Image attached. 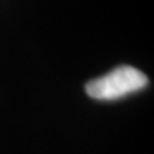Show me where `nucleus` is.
<instances>
[{"label": "nucleus", "mask_w": 154, "mask_h": 154, "mask_svg": "<svg viewBox=\"0 0 154 154\" xmlns=\"http://www.w3.org/2000/svg\"><path fill=\"white\" fill-rule=\"evenodd\" d=\"M147 83V76L138 69L131 66H120L104 76L88 82L86 84V93L91 99L111 101L143 90Z\"/></svg>", "instance_id": "nucleus-1"}]
</instances>
